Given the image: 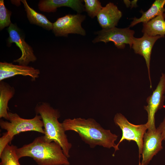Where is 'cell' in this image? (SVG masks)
Segmentation results:
<instances>
[{
	"instance_id": "1",
	"label": "cell",
	"mask_w": 165,
	"mask_h": 165,
	"mask_svg": "<svg viewBox=\"0 0 165 165\" xmlns=\"http://www.w3.org/2000/svg\"><path fill=\"white\" fill-rule=\"evenodd\" d=\"M62 124L65 131L72 130L77 133L81 139L91 148L97 145L108 148L112 147L115 152L119 149L115 143L118 136L110 130L104 129L93 119H67Z\"/></svg>"
},
{
	"instance_id": "2",
	"label": "cell",
	"mask_w": 165,
	"mask_h": 165,
	"mask_svg": "<svg viewBox=\"0 0 165 165\" xmlns=\"http://www.w3.org/2000/svg\"><path fill=\"white\" fill-rule=\"evenodd\" d=\"M18 159L24 157L32 158L38 165H70L68 158L57 143L48 142L42 136L36 138L31 143L17 148Z\"/></svg>"
},
{
	"instance_id": "3",
	"label": "cell",
	"mask_w": 165,
	"mask_h": 165,
	"mask_svg": "<svg viewBox=\"0 0 165 165\" xmlns=\"http://www.w3.org/2000/svg\"><path fill=\"white\" fill-rule=\"evenodd\" d=\"M35 110L36 114H39L42 118L45 132L42 136L44 140L48 142L54 141L58 143L65 155L69 157L72 144L68 141L62 123L58 121L61 116L59 111L45 102L38 104Z\"/></svg>"
},
{
	"instance_id": "4",
	"label": "cell",
	"mask_w": 165,
	"mask_h": 165,
	"mask_svg": "<svg viewBox=\"0 0 165 165\" xmlns=\"http://www.w3.org/2000/svg\"><path fill=\"white\" fill-rule=\"evenodd\" d=\"M8 121L1 119V128L7 131L11 138L19 133L28 131H35L44 134V125L40 115L36 114L31 119L20 117L16 113L9 112Z\"/></svg>"
},
{
	"instance_id": "5",
	"label": "cell",
	"mask_w": 165,
	"mask_h": 165,
	"mask_svg": "<svg viewBox=\"0 0 165 165\" xmlns=\"http://www.w3.org/2000/svg\"><path fill=\"white\" fill-rule=\"evenodd\" d=\"M114 121L115 124L119 127L122 132V137L116 145L117 147L119 148V145L123 140H126L129 142L131 141H135L138 148L139 165H140V159L143 149V138L146 130L148 128V124L146 123L138 125L133 124L120 113H117L115 115Z\"/></svg>"
},
{
	"instance_id": "6",
	"label": "cell",
	"mask_w": 165,
	"mask_h": 165,
	"mask_svg": "<svg viewBox=\"0 0 165 165\" xmlns=\"http://www.w3.org/2000/svg\"><path fill=\"white\" fill-rule=\"evenodd\" d=\"M135 32L130 27L121 28L114 27L108 29H102L95 32L97 36L92 41L95 43L100 42L105 43L112 42L118 49H123L126 44L132 47Z\"/></svg>"
},
{
	"instance_id": "7",
	"label": "cell",
	"mask_w": 165,
	"mask_h": 165,
	"mask_svg": "<svg viewBox=\"0 0 165 165\" xmlns=\"http://www.w3.org/2000/svg\"><path fill=\"white\" fill-rule=\"evenodd\" d=\"M86 16L80 13L68 14L58 18L53 23L52 30L56 36L67 37L69 34L86 35L85 30L81 26Z\"/></svg>"
},
{
	"instance_id": "8",
	"label": "cell",
	"mask_w": 165,
	"mask_h": 165,
	"mask_svg": "<svg viewBox=\"0 0 165 165\" xmlns=\"http://www.w3.org/2000/svg\"><path fill=\"white\" fill-rule=\"evenodd\" d=\"M165 74L162 73L160 81L152 94L146 99L147 105L144 106L148 114L146 123L148 129L156 128L155 115L157 111L165 107Z\"/></svg>"
},
{
	"instance_id": "9",
	"label": "cell",
	"mask_w": 165,
	"mask_h": 165,
	"mask_svg": "<svg viewBox=\"0 0 165 165\" xmlns=\"http://www.w3.org/2000/svg\"><path fill=\"white\" fill-rule=\"evenodd\" d=\"M7 31L9 35L8 45L9 46L12 43H15L22 53L20 57L13 62L18 63L20 65H28L30 62L35 61L37 58L32 48L25 41L23 35L16 25L11 23Z\"/></svg>"
},
{
	"instance_id": "10",
	"label": "cell",
	"mask_w": 165,
	"mask_h": 165,
	"mask_svg": "<svg viewBox=\"0 0 165 165\" xmlns=\"http://www.w3.org/2000/svg\"><path fill=\"white\" fill-rule=\"evenodd\" d=\"M162 135L157 128L148 129L143 138L142 160L140 165H147L154 156L162 150Z\"/></svg>"
},
{
	"instance_id": "11",
	"label": "cell",
	"mask_w": 165,
	"mask_h": 165,
	"mask_svg": "<svg viewBox=\"0 0 165 165\" xmlns=\"http://www.w3.org/2000/svg\"><path fill=\"white\" fill-rule=\"evenodd\" d=\"M163 37L160 35L151 36L146 33L140 38L134 37L132 48L135 53L143 57L147 67L150 88H152V84L150 74V61L153 46L157 40Z\"/></svg>"
},
{
	"instance_id": "12",
	"label": "cell",
	"mask_w": 165,
	"mask_h": 165,
	"mask_svg": "<svg viewBox=\"0 0 165 165\" xmlns=\"http://www.w3.org/2000/svg\"><path fill=\"white\" fill-rule=\"evenodd\" d=\"M40 73L39 70L28 65L0 62V81L17 75L29 76L34 81L39 77Z\"/></svg>"
},
{
	"instance_id": "13",
	"label": "cell",
	"mask_w": 165,
	"mask_h": 165,
	"mask_svg": "<svg viewBox=\"0 0 165 165\" xmlns=\"http://www.w3.org/2000/svg\"><path fill=\"white\" fill-rule=\"evenodd\" d=\"M122 13L114 3L109 2L103 7L97 16V20L102 29L116 27Z\"/></svg>"
},
{
	"instance_id": "14",
	"label": "cell",
	"mask_w": 165,
	"mask_h": 165,
	"mask_svg": "<svg viewBox=\"0 0 165 165\" xmlns=\"http://www.w3.org/2000/svg\"><path fill=\"white\" fill-rule=\"evenodd\" d=\"M82 2L80 0H41L38 2V7L41 11L50 13L56 12L58 8L66 6L80 14L84 9Z\"/></svg>"
},
{
	"instance_id": "15",
	"label": "cell",
	"mask_w": 165,
	"mask_h": 165,
	"mask_svg": "<svg viewBox=\"0 0 165 165\" xmlns=\"http://www.w3.org/2000/svg\"><path fill=\"white\" fill-rule=\"evenodd\" d=\"M165 4V0H156L153 3L151 7L145 12L140 11L142 13L139 18L134 17L133 18L129 27H133L141 22L145 23L148 22L155 17L162 14L165 11L164 6Z\"/></svg>"
},
{
	"instance_id": "16",
	"label": "cell",
	"mask_w": 165,
	"mask_h": 165,
	"mask_svg": "<svg viewBox=\"0 0 165 165\" xmlns=\"http://www.w3.org/2000/svg\"><path fill=\"white\" fill-rule=\"evenodd\" d=\"M15 90L13 87L3 81H0V118L9 120L7 110L9 100L14 96Z\"/></svg>"
},
{
	"instance_id": "17",
	"label": "cell",
	"mask_w": 165,
	"mask_h": 165,
	"mask_svg": "<svg viewBox=\"0 0 165 165\" xmlns=\"http://www.w3.org/2000/svg\"><path fill=\"white\" fill-rule=\"evenodd\" d=\"M165 14L157 16L147 23H143L142 32L151 36L165 35Z\"/></svg>"
},
{
	"instance_id": "18",
	"label": "cell",
	"mask_w": 165,
	"mask_h": 165,
	"mask_svg": "<svg viewBox=\"0 0 165 165\" xmlns=\"http://www.w3.org/2000/svg\"><path fill=\"white\" fill-rule=\"evenodd\" d=\"M23 3L27 18L31 24H35L48 30H52L53 23L50 22L44 15L37 12L31 8L26 0L20 1Z\"/></svg>"
},
{
	"instance_id": "19",
	"label": "cell",
	"mask_w": 165,
	"mask_h": 165,
	"mask_svg": "<svg viewBox=\"0 0 165 165\" xmlns=\"http://www.w3.org/2000/svg\"><path fill=\"white\" fill-rule=\"evenodd\" d=\"M17 148L13 145H6L0 155V165H21L16 154Z\"/></svg>"
},
{
	"instance_id": "20",
	"label": "cell",
	"mask_w": 165,
	"mask_h": 165,
	"mask_svg": "<svg viewBox=\"0 0 165 165\" xmlns=\"http://www.w3.org/2000/svg\"><path fill=\"white\" fill-rule=\"evenodd\" d=\"M83 1L85 3V10L88 16L92 18L97 16L103 7L100 1L84 0Z\"/></svg>"
},
{
	"instance_id": "21",
	"label": "cell",
	"mask_w": 165,
	"mask_h": 165,
	"mask_svg": "<svg viewBox=\"0 0 165 165\" xmlns=\"http://www.w3.org/2000/svg\"><path fill=\"white\" fill-rule=\"evenodd\" d=\"M11 12L5 6L4 1L0 0V29L2 30L6 27L9 26L11 23L10 16Z\"/></svg>"
},
{
	"instance_id": "22",
	"label": "cell",
	"mask_w": 165,
	"mask_h": 165,
	"mask_svg": "<svg viewBox=\"0 0 165 165\" xmlns=\"http://www.w3.org/2000/svg\"><path fill=\"white\" fill-rule=\"evenodd\" d=\"M12 139L8 133H4L0 138V155L1 154L6 145L10 143Z\"/></svg>"
},
{
	"instance_id": "23",
	"label": "cell",
	"mask_w": 165,
	"mask_h": 165,
	"mask_svg": "<svg viewBox=\"0 0 165 165\" xmlns=\"http://www.w3.org/2000/svg\"><path fill=\"white\" fill-rule=\"evenodd\" d=\"M157 129L161 133L163 140H165V116L163 121Z\"/></svg>"
},
{
	"instance_id": "24",
	"label": "cell",
	"mask_w": 165,
	"mask_h": 165,
	"mask_svg": "<svg viewBox=\"0 0 165 165\" xmlns=\"http://www.w3.org/2000/svg\"><path fill=\"white\" fill-rule=\"evenodd\" d=\"M137 0H134L132 1L131 2V8H132L133 7H136L137 6Z\"/></svg>"
},
{
	"instance_id": "25",
	"label": "cell",
	"mask_w": 165,
	"mask_h": 165,
	"mask_svg": "<svg viewBox=\"0 0 165 165\" xmlns=\"http://www.w3.org/2000/svg\"><path fill=\"white\" fill-rule=\"evenodd\" d=\"M124 3L126 5L127 7H128L130 6L131 4V2L129 0H124L123 1Z\"/></svg>"
}]
</instances>
